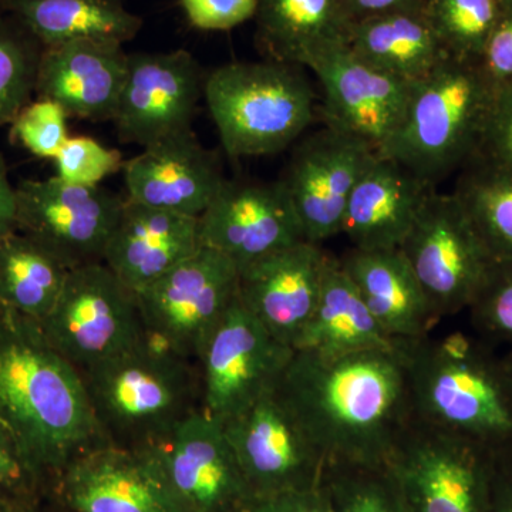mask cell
Here are the masks:
<instances>
[{"mask_svg": "<svg viewBox=\"0 0 512 512\" xmlns=\"http://www.w3.org/2000/svg\"><path fill=\"white\" fill-rule=\"evenodd\" d=\"M202 247L221 252L238 265L305 241L281 181H228L200 218Z\"/></svg>", "mask_w": 512, "mask_h": 512, "instance_id": "cell-18", "label": "cell"}, {"mask_svg": "<svg viewBox=\"0 0 512 512\" xmlns=\"http://www.w3.org/2000/svg\"><path fill=\"white\" fill-rule=\"evenodd\" d=\"M42 52L15 16L0 15V127L12 124L36 93Z\"/></svg>", "mask_w": 512, "mask_h": 512, "instance_id": "cell-34", "label": "cell"}, {"mask_svg": "<svg viewBox=\"0 0 512 512\" xmlns=\"http://www.w3.org/2000/svg\"><path fill=\"white\" fill-rule=\"evenodd\" d=\"M55 488L72 512H170L146 460L113 444L74 458Z\"/></svg>", "mask_w": 512, "mask_h": 512, "instance_id": "cell-23", "label": "cell"}, {"mask_svg": "<svg viewBox=\"0 0 512 512\" xmlns=\"http://www.w3.org/2000/svg\"><path fill=\"white\" fill-rule=\"evenodd\" d=\"M413 419L477 441L512 448V392L503 357L477 335L450 333L402 342Z\"/></svg>", "mask_w": 512, "mask_h": 512, "instance_id": "cell-3", "label": "cell"}, {"mask_svg": "<svg viewBox=\"0 0 512 512\" xmlns=\"http://www.w3.org/2000/svg\"><path fill=\"white\" fill-rule=\"evenodd\" d=\"M478 66L495 93L512 89V9L501 12Z\"/></svg>", "mask_w": 512, "mask_h": 512, "instance_id": "cell-41", "label": "cell"}, {"mask_svg": "<svg viewBox=\"0 0 512 512\" xmlns=\"http://www.w3.org/2000/svg\"><path fill=\"white\" fill-rule=\"evenodd\" d=\"M40 328L79 372L148 339L136 292L104 262L70 269Z\"/></svg>", "mask_w": 512, "mask_h": 512, "instance_id": "cell-8", "label": "cell"}, {"mask_svg": "<svg viewBox=\"0 0 512 512\" xmlns=\"http://www.w3.org/2000/svg\"><path fill=\"white\" fill-rule=\"evenodd\" d=\"M204 77L187 50L131 53L113 123L121 143L153 146L192 130Z\"/></svg>", "mask_w": 512, "mask_h": 512, "instance_id": "cell-17", "label": "cell"}, {"mask_svg": "<svg viewBox=\"0 0 512 512\" xmlns=\"http://www.w3.org/2000/svg\"><path fill=\"white\" fill-rule=\"evenodd\" d=\"M6 10L43 47L72 42L123 46L143 26L123 0H6Z\"/></svg>", "mask_w": 512, "mask_h": 512, "instance_id": "cell-27", "label": "cell"}, {"mask_svg": "<svg viewBox=\"0 0 512 512\" xmlns=\"http://www.w3.org/2000/svg\"><path fill=\"white\" fill-rule=\"evenodd\" d=\"M80 373L101 434L124 450L156 447L202 410L197 363L148 339Z\"/></svg>", "mask_w": 512, "mask_h": 512, "instance_id": "cell-4", "label": "cell"}, {"mask_svg": "<svg viewBox=\"0 0 512 512\" xmlns=\"http://www.w3.org/2000/svg\"><path fill=\"white\" fill-rule=\"evenodd\" d=\"M256 40L268 59L302 66L312 53L348 42L338 0H258Z\"/></svg>", "mask_w": 512, "mask_h": 512, "instance_id": "cell-29", "label": "cell"}, {"mask_svg": "<svg viewBox=\"0 0 512 512\" xmlns=\"http://www.w3.org/2000/svg\"><path fill=\"white\" fill-rule=\"evenodd\" d=\"M123 174L127 200L197 218L225 181L220 158L192 130L144 148L124 161Z\"/></svg>", "mask_w": 512, "mask_h": 512, "instance_id": "cell-20", "label": "cell"}, {"mask_svg": "<svg viewBox=\"0 0 512 512\" xmlns=\"http://www.w3.org/2000/svg\"><path fill=\"white\" fill-rule=\"evenodd\" d=\"M201 247L197 217L157 210L124 198L103 262L128 288L138 292Z\"/></svg>", "mask_w": 512, "mask_h": 512, "instance_id": "cell-22", "label": "cell"}, {"mask_svg": "<svg viewBox=\"0 0 512 512\" xmlns=\"http://www.w3.org/2000/svg\"><path fill=\"white\" fill-rule=\"evenodd\" d=\"M400 251L439 320L468 311L494 256L454 197L433 188Z\"/></svg>", "mask_w": 512, "mask_h": 512, "instance_id": "cell-10", "label": "cell"}, {"mask_svg": "<svg viewBox=\"0 0 512 512\" xmlns=\"http://www.w3.org/2000/svg\"><path fill=\"white\" fill-rule=\"evenodd\" d=\"M497 453L413 419L387 461L410 512H488Z\"/></svg>", "mask_w": 512, "mask_h": 512, "instance_id": "cell-7", "label": "cell"}, {"mask_svg": "<svg viewBox=\"0 0 512 512\" xmlns=\"http://www.w3.org/2000/svg\"><path fill=\"white\" fill-rule=\"evenodd\" d=\"M16 231L35 241L67 269L100 264L124 200L101 187L60 178L26 180L16 187Z\"/></svg>", "mask_w": 512, "mask_h": 512, "instance_id": "cell-13", "label": "cell"}, {"mask_svg": "<svg viewBox=\"0 0 512 512\" xmlns=\"http://www.w3.org/2000/svg\"><path fill=\"white\" fill-rule=\"evenodd\" d=\"M498 5H500L501 10H511L512 9V0H497Z\"/></svg>", "mask_w": 512, "mask_h": 512, "instance_id": "cell-48", "label": "cell"}, {"mask_svg": "<svg viewBox=\"0 0 512 512\" xmlns=\"http://www.w3.org/2000/svg\"><path fill=\"white\" fill-rule=\"evenodd\" d=\"M468 312L478 338L512 346V258H494Z\"/></svg>", "mask_w": 512, "mask_h": 512, "instance_id": "cell-35", "label": "cell"}, {"mask_svg": "<svg viewBox=\"0 0 512 512\" xmlns=\"http://www.w3.org/2000/svg\"><path fill=\"white\" fill-rule=\"evenodd\" d=\"M16 214H18L16 187L10 183L5 158L0 154V239L16 231Z\"/></svg>", "mask_w": 512, "mask_h": 512, "instance_id": "cell-45", "label": "cell"}, {"mask_svg": "<svg viewBox=\"0 0 512 512\" xmlns=\"http://www.w3.org/2000/svg\"><path fill=\"white\" fill-rule=\"evenodd\" d=\"M494 97L478 64L448 57L413 84L402 126L380 156L436 188L476 154Z\"/></svg>", "mask_w": 512, "mask_h": 512, "instance_id": "cell-5", "label": "cell"}, {"mask_svg": "<svg viewBox=\"0 0 512 512\" xmlns=\"http://www.w3.org/2000/svg\"><path fill=\"white\" fill-rule=\"evenodd\" d=\"M53 161L57 178L80 187H99L124 165L120 151L83 136L70 137Z\"/></svg>", "mask_w": 512, "mask_h": 512, "instance_id": "cell-37", "label": "cell"}, {"mask_svg": "<svg viewBox=\"0 0 512 512\" xmlns=\"http://www.w3.org/2000/svg\"><path fill=\"white\" fill-rule=\"evenodd\" d=\"M46 485L12 431L0 420V495L36 504L37 495Z\"/></svg>", "mask_w": 512, "mask_h": 512, "instance_id": "cell-38", "label": "cell"}, {"mask_svg": "<svg viewBox=\"0 0 512 512\" xmlns=\"http://www.w3.org/2000/svg\"><path fill=\"white\" fill-rule=\"evenodd\" d=\"M276 389L328 463L386 466L413 417L402 342L335 357L293 350Z\"/></svg>", "mask_w": 512, "mask_h": 512, "instance_id": "cell-1", "label": "cell"}, {"mask_svg": "<svg viewBox=\"0 0 512 512\" xmlns=\"http://www.w3.org/2000/svg\"><path fill=\"white\" fill-rule=\"evenodd\" d=\"M505 373H507L508 382H510L511 392H512V349L508 352V355L503 357Z\"/></svg>", "mask_w": 512, "mask_h": 512, "instance_id": "cell-47", "label": "cell"}, {"mask_svg": "<svg viewBox=\"0 0 512 512\" xmlns=\"http://www.w3.org/2000/svg\"><path fill=\"white\" fill-rule=\"evenodd\" d=\"M399 343L380 328L339 259L330 258L318 302L293 350L335 357L362 350L392 349Z\"/></svg>", "mask_w": 512, "mask_h": 512, "instance_id": "cell-26", "label": "cell"}, {"mask_svg": "<svg viewBox=\"0 0 512 512\" xmlns=\"http://www.w3.org/2000/svg\"><path fill=\"white\" fill-rule=\"evenodd\" d=\"M339 261L386 335L396 342L430 335L439 318L400 249L352 248Z\"/></svg>", "mask_w": 512, "mask_h": 512, "instance_id": "cell-25", "label": "cell"}, {"mask_svg": "<svg viewBox=\"0 0 512 512\" xmlns=\"http://www.w3.org/2000/svg\"><path fill=\"white\" fill-rule=\"evenodd\" d=\"M292 355L237 295L197 362L202 412L221 424L244 412L274 389Z\"/></svg>", "mask_w": 512, "mask_h": 512, "instance_id": "cell-14", "label": "cell"}, {"mask_svg": "<svg viewBox=\"0 0 512 512\" xmlns=\"http://www.w3.org/2000/svg\"><path fill=\"white\" fill-rule=\"evenodd\" d=\"M377 157L363 141L326 126L295 148L279 181L305 241L320 245L342 234L350 195Z\"/></svg>", "mask_w": 512, "mask_h": 512, "instance_id": "cell-16", "label": "cell"}, {"mask_svg": "<svg viewBox=\"0 0 512 512\" xmlns=\"http://www.w3.org/2000/svg\"><path fill=\"white\" fill-rule=\"evenodd\" d=\"M350 26L362 20L400 12H423L426 0H338Z\"/></svg>", "mask_w": 512, "mask_h": 512, "instance_id": "cell-43", "label": "cell"}, {"mask_svg": "<svg viewBox=\"0 0 512 512\" xmlns=\"http://www.w3.org/2000/svg\"><path fill=\"white\" fill-rule=\"evenodd\" d=\"M188 22L205 32H225L255 19L258 0H180Z\"/></svg>", "mask_w": 512, "mask_h": 512, "instance_id": "cell-40", "label": "cell"}, {"mask_svg": "<svg viewBox=\"0 0 512 512\" xmlns=\"http://www.w3.org/2000/svg\"><path fill=\"white\" fill-rule=\"evenodd\" d=\"M434 187L379 156L350 195L342 234L355 249H400Z\"/></svg>", "mask_w": 512, "mask_h": 512, "instance_id": "cell-24", "label": "cell"}, {"mask_svg": "<svg viewBox=\"0 0 512 512\" xmlns=\"http://www.w3.org/2000/svg\"><path fill=\"white\" fill-rule=\"evenodd\" d=\"M6 12V0H0V15Z\"/></svg>", "mask_w": 512, "mask_h": 512, "instance_id": "cell-49", "label": "cell"}, {"mask_svg": "<svg viewBox=\"0 0 512 512\" xmlns=\"http://www.w3.org/2000/svg\"><path fill=\"white\" fill-rule=\"evenodd\" d=\"M302 66L234 62L204 79V99L229 157L278 154L315 121V93Z\"/></svg>", "mask_w": 512, "mask_h": 512, "instance_id": "cell-6", "label": "cell"}, {"mask_svg": "<svg viewBox=\"0 0 512 512\" xmlns=\"http://www.w3.org/2000/svg\"><path fill=\"white\" fill-rule=\"evenodd\" d=\"M67 117L55 101H30L13 120L12 136L33 156L55 160L70 138Z\"/></svg>", "mask_w": 512, "mask_h": 512, "instance_id": "cell-36", "label": "cell"}, {"mask_svg": "<svg viewBox=\"0 0 512 512\" xmlns=\"http://www.w3.org/2000/svg\"><path fill=\"white\" fill-rule=\"evenodd\" d=\"M330 256L301 241L239 268L238 298L276 340L293 349L318 302Z\"/></svg>", "mask_w": 512, "mask_h": 512, "instance_id": "cell-19", "label": "cell"}, {"mask_svg": "<svg viewBox=\"0 0 512 512\" xmlns=\"http://www.w3.org/2000/svg\"><path fill=\"white\" fill-rule=\"evenodd\" d=\"M454 197L494 258H512V168L471 158L460 171Z\"/></svg>", "mask_w": 512, "mask_h": 512, "instance_id": "cell-31", "label": "cell"}, {"mask_svg": "<svg viewBox=\"0 0 512 512\" xmlns=\"http://www.w3.org/2000/svg\"><path fill=\"white\" fill-rule=\"evenodd\" d=\"M0 512H36L35 504L0 495Z\"/></svg>", "mask_w": 512, "mask_h": 512, "instance_id": "cell-46", "label": "cell"}, {"mask_svg": "<svg viewBox=\"0 0 512 512\" xmlns=\"http://www.w3.org/2000/svg\"><path fill=\"white\" fill-rule=\"evenodd\" d=\"M488 512H512V448L497 453Z\"/></svg>", "mask_w": 512, "mask_h": 512, "instance_id": "cell-44", "label": "cell"}, {"mask_svg": "<svg viewBox=\"0 0 512 512\" xmlns=\"http://www.w3.org/2000/svg\"><path fill=\"white\" fill-rule=\"evenodd\" d=\"M497 0H426L424 18L448 57L480 63L501 16Z\"/></svg>", "mask_w": 512, "mask_h": 512, "instance_id": "cell-32", "label": "cell"}, {"mask_svg": "<svg viewBox=\"0 0 512 512\" xmlns=\"http://www.w3.org/2000/svg\"><path fill=\"white\" fill-rule=\"evenodd\" d=\"M320 488L329 512H410L387 466L328 463Z\"/></svg>", "mask_w": 512, "mask_h": 512, "instance_id": "cell-33", "label": "cell"}, {"mask_svg": "<svg viewBox=\"0 0 512 512\" xmlns=\"http://www.w3.org/2000/svg\"><path fill=\"white\" fill-rule=\"evenodd\" d=\"M0 420L46 484L107 443L82 373L47 340L36 320L0 308Z\"/></svg>", "mask_w": 512, "mask_h": 512, "instance_id": "cell-2", "label": "cell"}, {"mask_svg": "<svg viewBox=\"0 0 512 512\" xmlns=\"http://www.w3.org/2000/svg\"><path fill=\"white\" fill-rule=\"evenodd\" d=\"M244 512H329L320 485L315 490L254 498Z\"/></svg>", "mask_w": 512, "mask_h": 512, "instance_id": "cell-42", "label": "cell"}, {"mask_svg": "<svg viewBox=\"0 0 512 512\" xmlns=\"http://www.w3.org/2000/svg\"><path fill=\"white\" fill-rule=\"evenodd\" d=\"M303 67L322 86L325 126L363 141L380 156L402 126L413 84L373 69L345 42L316 50Z\"/></svg>", "mask_w": 512, "mask_h": 512, "instance_id": "cell-15", "label": "cell"}, {"mask_svg": "<svg viewBox=\"0 0 512 512\" xmlns=\"http://www.w3.org/2000/svg\"><path fill=\"white\" fill-rule=\"evenodd\" d=\"M123 46L72 42L43 47L37 70V99L55 101L67 116L113 121L127 74Z\"/></svg>", "mask_w": 512, "mask_h": 512, "instance_id": "cell-21", "label": "cell"}, {"mask_svg": "<svg viewBox=\"0 0 512 512\" xmlns=\"http://www.w3.org/2000/svg\"><path fill=\"white\" fill-rule=\"evenodd\" d=\"M69 269L15 231L0 239V308L42 322L55 308Z\"/></svg>", "mask_w": 512, "mask_h": 512, "instance_id": "cell-30", "label": "cell"}, {"mask_svg": "<svg viewBox=\"0 0 512 512\" xmlns=\"http://www.w3.org/2000/svg\"><path fill=\"white\" fill-rule=\"evenodd\" d=\"M252 497L315 490L326 461L276 386L222 423Z\"/></svg>", "mask_w": 512, "mask_h": 512, "instance_id": "cell-12", "label": "cell"}, {"mask_svg": "<svg viewBox=\"0 0 512 512\" xmlns=\"http://www.w3.org/2000/svg\"><path fill=\"white\" fill-rule=\"evenodd\" d=\"M138 454L170 512H244L254 500L222 424L202 410L163 443Z\"/></svg>", "mask_w": 512, "mask_h": 512, "instance_id": "cell-11", "label": "cell"}, {"mask_svg": "<svg viewBox=\"0 0 512 512\" xmlns=\"http://www.w3.org/2000/svg\"><path fill=\"white\" fill-rule=\"evenodd\" d=\"M473 158L512 168V89L495 93Z\"/></svg>", "mask_w": 512, "mask_h": 512, "instance_id": "cell-39", "label": "cell"}, {"mask_svg": "<svg viewBox=\"0 0 512 512\" xmlns=\"http://www.w3.org/2000/svg\"><path fill=\"white\" fill-rule=\"evenodd\" d=\"M362 62L414 84L446 62L448 55L423 12H400L350 26L348 42Z\"/></svg>", "mask_w": 512, "mask_h": 512, "instance_id": "cell-28", "label": "cell"}, {"mask_svg": "<svg viewBox=\"0 0 512 512\" xmlns=\"http://www.w3.org/2000/svg\"><path fill=\"white\" fill-rule=\"evenodd\" d=\"M239 268L201 247L153 284L136 292L148 340L197 363L202 349L238 295Z\"/></svg>", "mask_w": 512, "mask_h": 512, "instance_id": "cell-9", "label": "cell"}]
</instances>
